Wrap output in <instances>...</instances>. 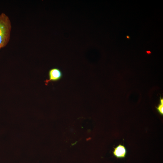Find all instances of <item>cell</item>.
<instances>
[{"label":"cell","instance_id":"4","mask_svg":"<svg viewBox=\"0 0 163 163\" xmlns=\"http://www.w3.org/2000/svg\"><path fill=\"white\" fill-rule=\"evenodd\" d=\"M159 104L157 107L156 108L158 112L162 116L163 115V98L160 97V100Z\"/></svg>","mask_w":163,"mask_h":163},{"label":"cell","instance_id":"3","mask_svg":"<svg viewBox=\"0 0 163 163\" xmlns=\"http://www.w3.org/2000/svg\"><path fill=\"white\" fill-rule=\"evenodd\" d=\"M127 151L125 147L119 144L114 148L113 152V155L117 158H124L126 155Z\"/></svg>","mask_w":163,"mask_h":163},{"label":"cell","instance_id":"5","mask_svg":"<svg viewBox=\"0 0 163 163\" xmlns=\"http://www.w3.org/2000/svg\"><path fill=\"white\" fill-rule=\"evenodd\" d=\"M147 53H150V51H147Z\"/></svg>","mask_w":163,"mask_h":163},{"label":"cell","instance_id":"6","mask_svg":"<svg viewBox=\"0 0 163 163\" xmlns=\"http://www.w3.org/2000/svg\"><path fill=\"white\" fill-rule=\"evenodd\" d=\"M1 48H1V46H0V49Z\"/></svg>","mask_w":163,"mask_h":163},{"label":"cell","instance_id":"1","mask_svg":"<svg viewBox=\"0 0 163 163\" xmlns=\"http://www.w3.org/2000/svg\"><path fill=\"white\" fill-rule=\"evenodd\" d=\"M11 29V21L5 13L0 14V46L5 47L8 43Z\"/></svg>","mask_w":163,"mask_h":163},{"label":"cell","instance_id":"2","mask_svg":"<svg viewBox=\"0 0 163 163\" xmlns=\"http://www.w3.org/2000/svg\"><path fill=\"white\" fill-rule=\"evenodd\" d=\"M49 78L45 81L46 85L51 82H56L59 80L62 77V74L61 71L58 68H53L50 69L48 73Z\"/></svg>","mask_w":163,"mask_h":163}]
</instances>
